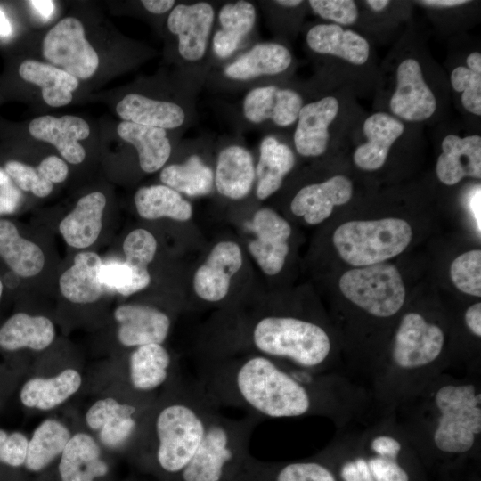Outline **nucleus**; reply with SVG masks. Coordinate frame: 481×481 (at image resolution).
<instances>
[{
    "label": "nucleus",
    "mask_w": 481,
    "mask_h": 481,
    "mask_svg": "<svg viewBox=\"0 0 481 481\" xmlns=\"http://www.w3.org/2000/svg\"><path fill=\"white\" fill-rule=\"evenodd\" d=\"M196 371V381L218 408L242 409L264 420L303 416L315 406L307 385L266 356L202 360Z\"/></svg>",
    "instance_id": "1"
},
{
    "label": "nucleus",
    "mask_w": 481,
    "mask_h": 481,
    "mask_svg": "<svg viewBox=\"0 0 481 481\" xmlns=\"http://www.w3.org/2000/svg\"><path fill=\"white\" fill-rule=\"evenodd\" d=\"M238 333L204 347L203 359L253 354L312 371L325 363L331 349L330 338L321 325L295 316L259 315Z\"/></svg>",
    "instance_id": "2"
},
{
    "label": "nucleus",
    "mask_w": 481,
    "mask_h": 481,
    "mask_svg": "<svg viewBox=\"0 0 481 481\" xmlns=\"http://www.w3.org/2000/svg\"><path fill=\"white\" fill-rule=\"evenodd\" d=\"M171 395L152 418L153 459L172 481L186 468L218 407L196 379H174Z\"/></svg>",
    "instance_id": "3"
},
{
    "label": "nucleus",
    "mask_w": 481,
    "mask_h": 481,
    "mask_svg": "<svg viewBox=\"0 0 481 481\" xmlns=\"http://www.w3.org/2000/svg\"><path fill=\"white\" fill-rule=\"evenodd\" d=\"M261 420L252 414L231 419L216 411L192 460L173 481H233L250 454L249 440Z\"/></svg>",
    "instance_id": "4"
},
{
    "label": "nucleus",
    "mask_w": 481,
    "mask_h": 481,
    "mask_svg": "<svg viewBox=\"0 0 481 481\" xmlns=\"http://www.w3.org/2000/svg\"><path fill=\"white\" fill-rule=\"evenodd\" d=\"M412 239V229L407 221L387 217L346 222L333 232L332 242L345 262L363 267L400 255Z\"/></svg>",
    "instance_id": "5"
},
{
    "label": "nucleus",
    "mask_w": 481,
    "mask_h": 481,
    "mask_svg": "<svg viewBox=\"0 0 481 481\" xmlns=\"http://www.w3.org/2000/svg\"><path fill=\"white\" fill-rule=\"evenodd\" d=\"M435 402L439 411L434 433L436 447L444 452L469 451L481 432V395L471 384L446 385L438 389Z\"/></svg>",
    "instance_id": "6"
},
{
    "label": "nucleus",
    "mask_w": 481,
    "mask_h": 481,
    "mask_svg": "<svg viewBox=\"0 0 481 481\" xmlns=\"http://www.w3.org/2000/svg\"><path fill=\"white\" fill-rule=\"evenodd\" d=\"M338 286L346 298L380 318L395 314L406 297L400 272L387 263L350 269L341 275Z\"/></svg>",
    "instance_id": "7"
},
{
    "label": "nucleus",
    "mask_w": 481,
    "mask_h": 481,
    "mask_svg": "<svg viewBox=\"0 0 481 481\" xmlns=\"http://www.w3.org/2000/svg\"><path fill=\"white\" fill-rule=\"evenodd\" d=\"M43 55L76 78L87 79L99 65L96 51L86 40L83 24L74 17L59 21L45 35Z\"/></svg>",
    "instance_id": "8"
},
{
    "label": "nucleus",
    "mask_w": 481,
    "mask_h": 481,
    "mask_svg": "<svg viewBox=\"0 0 481 481\" xmlns=\"http://www.w3.org/2000/svg\"><path fill=\"white\" fill-rule=\"evenodd\" d=\"M388 107L390 114L403 122L420 123L435 115L437 99L416 57H404L397 64Z\"/></svg>",
    "instance_id": "9"
},
{
    "label": "nucleus",
    "mask_w": 481,
    "mask_h": 481,
    "mask_svg": "<svg viewBox=\"0 0 481 481\" xmlns=\"http://www.w3.org/2000/svg\"><path fill=\"white\" fill-rule=\"evenodd\" d=\"M444 335L442 329L418 313L404 314L396 330L392 358L403 369L428 365L442 352Z\"/></svg>",
    "instance_id": "10"
},
{
    "label": "nucleus",
    "mask_w": 481,
    "mask_h": 481,
    "mask_svg": "<svg viewBox=\"0 0 481 481\" xmlns=\"http://www.w3.org/2000/svg\"><path fill=\"white\" fill-rule=\"evenodd\" d=\"M216 12L208 2L178 4L167 17V29L177 37V49L186 61L198 62L208 53L212 37Z\"/></svg>",
    "instance_id": "11"
},
{
    "label": "nucleus",
    "mask_w": 481,
    "mask_h": 481,
    "mask_svg": "<svg viewBox=\"0 0 481 481\" xmlns=\"http://www.w3.org/2000/svg\"><path fill=\"white\" fill-rule=\"evenodd\" d=\"M303 105L302 95L293 88L261 85L245 94L241 113L249 124L261 125L269 121L275 126L285 128L296 124Z\"/></svg>",
    "instance_id": "12"
},
{
    "label": "nucleus",
    "mask_w": 481,
    "mask_h": 481,
    "mask_svg": "<svg viewBox=\"0 0 481 481\" xmlns=\"http://www.w3.org/2000/svg\"><path fill=\"white\" fill-rule=\"evenodd\" d=\"M251 228L256 239L248 245L249 253L265 274H278L289 249V224L273 209L262 208L254 214Z\"/></svg>",
    "instance_id": "13"
},
{
    "label": "nucleus",
    "mask_w": 481,
    "mask_h": 481,
    "mask_svg": "<svg viewBox=\"0 0 481 481\" xmlns=\"http://www.w3.org/2000/svg\"><path fill=\"white\" fill-rule=\"evenodd\" d=\"M339 111L340 102L334 95L304 103L293 134L294 147L300 156L315 158L326 152L330 141V128Z\"/></svg>",
    "instance_id": "14"
},
{
    "label": "nucleus",
    "mask_w": 481,
    "mask_h": 481,
    "mask_svg": "<svg viewBox=\"0 0 481 481\" xmlns=\"http://www.w3.org/2000/svg\"><path fill=\"white\" fill-rule=\"evenodd\" d=\"M242 265L240 247L224 240L214 246L193 277L195 294L208 303H218L228 295L231 280Z\"/></svg>",
    "instance_id": "15"
},
{
    "label": "nucleus",
    "mask_w": 481,
    "mask_h": 481,
    "mask_svg": "<svg viewBox=\"0 0 481 481\" xmlns=\"http://www.w3.org/2000/svg\"><path fill=\"white\" fill-rule=\"evenodd\" d=\"M114 318L118 323V339L127 347L163 344L171 327L166 313L147 305H121L114 311Z\"/></svg>",
    "instance_id": "16"
},
{
    "label": "nucleus",
    "mask_w": 481,
    "mask_h": 481,
    "mask_svg": "<svg viewBox=\"0 0 481 481\" xmlns=\"http://www.w3.org/2000/svg\"><path fill=\"white\" fill-rule=\"evenodd\" d=\"M353 191V183L348 177L336 175L299 189L291 200L290 209L307 224H318L330 216L335 207L347 203Z\"/></svg>",
    "instance_id": "17"
},
{
    "label": "nucleus",
    "mask_w": 481,
    "mask_h": 481,
    "mask_svg": "<svg viewBox=\"0 0 481 481\" xmlns=\"http://www.w3.org/2000/svg\"><path fill=\"white\" fill-rule=\"evenodd\" d=\"M404 130V123L388 112L371 114L363 123L365 142L358 145L353 154L355 166L371 172L381 168Z\"/></svg>",
    "instance_id": "18"
},
{
    "label": "nucleus",
    "mask_w": 481,
    "mask_h": 481,
    "mask_svg": "<svg viewBox=\"0 0 481 481\" xmlns=\"http://www.w3.org/2000/svg\"><path fill=\"white\" fill-rule=\"evenodd\" d=\"M436 174L444 185L452 186L465 177L481 178V137L449 134L441 143Z\"/></svg>",
    "instance_id": "19"
},
{
    "label": "nucleus",
    "mask_w": 481,
    "mask_h": 481,
    "mask_svg": "<svg viewBox=\"0 0 481 481\" xmlns=\"http://www.w3.org/2000/svg\"><path fill=\"white\" fill-rule=\"evenodd\" d=\"M306 42L313 53L341 59L353 66H363L371 56V45L364 37L333 23L311 27L306 32Z\"/></svg>",
    "instance_id": "20"
},
{
    "label": "nucleus",
    "mask_w": 481,
    "mask_h": 481,
    "mask_svg": "<svg viewBox=\"0 0 481 481\" xmlns=\"http://www.w3.org/2000/svg\"><path fill=\"white\" fill-rule=\"evenodd\" d=\"M292 61L291 52L284 45L276 42L258 43L225 65L223 75L234 82H252L264 77L285 73Z\"/></svg>",
    "instance_id": "21"
},
{
    "label": "nucleus",
    "mask_w": 481,
    "mask_h": 481,
    "mask_svg": "<svg viewBox=\"0 0 481 481\" xmlns=\"http://www.w3.org/2000/svg\"><path fill=\"white\" fill-rule=\"evenodd\" d=\"M138 407L132 403H120L108 397L96 401L87 411L88 427L99 431L102 444L118 447L126 444L138 428Z\"/></svg>",
    "instance_id": "22"
},
{
    "label": "nucleus",
    "mask_w": 481,
    "mask_h": 481,
    "mask_svg": "<svg viewBox=\"0 0 481 481\" xmlns=\"http://www.w3.org/2000/svg\"><path fill=\"white\" fill-rule=\"evenodd\" d=\"M29 131L36 139L53 144L68 162L79 164L85 159L86 151L78 140L86 139L90 128L83 118L42 116L29 123Z\"/></svg>",
    "instance_id": "23"
},
{
    "label": "nucleus",
    "mask_w": 481,
    "mask_h": 481,
    "mask_svg": "<svg viewBox=\"0 0 481 481\" xmlns=\"http://www.w3.org/2000/svg\"><path fill=\"white\" fill-rule=\"evenodd\" d=\"M256 180L251 153L240 144H229L217 154L214 186L224 197L239 200L251 192Z\"/></svg>",
    "instance_id": "24"
},
{
    "label": "nucleus",
    "mask_w": 481,
    "mask_h": 481,
    "mask_svg": "<svg viewBox=\"0 0 481 481\" xmlns=\"http://www.w3.org/2000/svg\"><path fill=\"white\" fill-rule=\"evenodd\" d=\"M169 351L163 344H147L135 347L128 358L131 387L149 393L160 387L176 375Z\"/></svg>",
    "instance_id": "25"
},
{
    "label": "nucleus",
    "mask_w": 481,
    "mask_h": 481,
    "mask_svg": "<svg viewBox=\"0 0 481 481\" xmlns=\"http://www.w3.org/2000/svg\"><path fill=\"white\" fill-rule=\"evenodd\" d=\"M118 115L124 120L138 125L175 129L186 121V111L177 102L151 99L139 94H128L116 106Z\"/></svg>",
    "instance_id": "26"
},
{
    "label": "nucleus",
    "mask_w": 481,
    "mask_h": 481,
    "mask_svg": "<svg viewBox=\"0 0 481 481\" xmlns=\"http://www.w3.org/2000/svg\"><path fill=\"white\" fill-rule=\"evenodd\" d=\"M218 29L211 37L212 50L219 59H227L240 47L252 31L257 11L249 1L240 0L224 4L217 14Z\"/></svg>",
    "instance_id": "27"
},
{
    "label": "nucleus",
    "mask_w": 481,
    "mask_h": 481,
    "mask_svg": "<svg viewBox=\"0 0 481 481\" xmlns=\"http://www.w3.org/2000/svg\"><path fill=\"white\" fill-rule=\"evenodd\" d=\"M105 205L106 198L99 192L79 199L75 208L59 224L60 232L68 245L84 249L97 240Z\"/></svg>",
    "instance_id": "28"
},
{
    "label": "nucleus",
    "mask_w": 481,
    "mask_h": 481,
    "mask_svg": "<svg viewBox=\"0 0 481 481\" xmlns=\"http://www.w3.org/2000/svg\"><path fill=\"white\" fill-rule=\"evenodd\" d=\"M295 155L291 148L273 135L265 136L259 146L256 172V196L264 200L275 193L293 169Z\"/></svg>",
    "instance_id": "29"
},
{
    "label": "nucleus",
    "mask_w": 481,
    "mask_h": 481,
    "mask_svg": "<svg viewBox=\"0 0 481 481\" xmlns=\"http://www.w3.org/2000/svg\"><path fill=\"white\" fill-rule=\"evenodd\" d=\"M102 266V261L96 253H78L73 265L60 277L59 287L63 297L77 304L98 300L104 289L101 281Z\"/></svg>",
    "instance_id": "30"
},
{
    "label": "nucleus",
    "mask_w": 481,
    "mask_h": 481,
    "mask_svg": "<svg viewBox=\"0 0 481 481\" xmlns=\"http://www.w3.org/2000/svg\"><path fill=\"white\" fill-rule=\"evenodd\" d=\"M233 481H336L328 468L315 461L284 465L266 462L252 455L245 461Z\"/></svg>",
    "instance_id": "31"
},
{
    "label": "nucleus",
    "mask_w": 481,
    "mask_h": 481,
    "mask_svg": "<svg viewBox=\"0 0 481 481\" xmlns=\"http://www.w3.org/2000/svg\"><path fill=\"white\" fill-rule=\"evenodd\" d=\"M101 451L94 438L78 433L71 436L61 452L59 472L61 481H94L108 472L100 459Z\"/></svg>",
    "instance_id": "32"
},
{
    "label": "nucleus",
    "mask_w": 481,
    "mask_h": 481,
    "mask_svg": "<svg viewBox=\"0 0 481 481\" xmlns=\"http://www.w3.org/2000/svg\"><path fill=\"white\" fill-rule=\"evenodd\" d=\"M54 337V326L47 317L18 313L0 328V347L7 351L24 347L40 351L48 347Z\"/></svg>",
    "instance_id": "33"
},
{
    "label": "nucleus",
    "mask_w": 481,
    "mask_h": 481,
    "mask_svg": "<svg viewBox=\"0 0 481 481\" xmlns=\"http://www.w3.org/2000/svg\"><path fill=\"white\" fill-rule=\"evenodd\" d=\"M117 132L138 152L139 164L145 173H154L168 160L172 147L167 131L162 128L122 121Z\"/></svg>",
    "instance_id": "34"
},
{
    "label": "nucleus",
    "mask_w": 481,
    "mask_h": 481,
    "mask_svg": "<svg viewBox=\"0 0 481 481\" xmlns=\"http://www.w3.org/2000/svg\"><path fill=\"white\" fill-rule=\"evenodd\" d=\"M22 79L42 88V97L46 104L61 107L72 101V92L78 86V79L68 72L34 60L24 61L19 68Z\"/></svg>",
    "instance_id": "35"
},
{
    "label": "nucleus",
    "mask_w": 481,
    "mask_h": 481,
    "mask_svg": "<svg viewBox=\"0 0 481 481\" xmlns=\"http://www.w3.org/2000/svg\"><path fill=\"white\" fill-rule=\"evenodd\" d=\"M81 382L80 374L74 369H66L53 378H34L22 387L20 401L29 408L50 410L74 395Z\"/></svg>",
    "instance_id": "36"
},
{
    "label": "nucleus",
    "mask_w": 481,
    "mask_h": 481,
    "mask_svg": "<svg viewBox=\"0 0 481 481\" xmlns=\"http://www.w3.org/2000/svg\"><path fill=\"white\" fill-rule=\"evenodd\" d=\"M0 256L20 277L39 273L45 265V256L39 246L22 238L10 221L0 219Z\"/></svg>",
    "instance_id": "37"
},
{
    "label": "nucleus",
    "mask_w": 481,
    "mask_h": 481,
    "mask_svg": "<svg viewBox=\"0 0 481 481\" xmlns=\"http://www.w3.org/2000/svg\"><path fill=\"white\" fill-rule=\"evenodd\" d=\"M134 200L137 213L145 219L168 217L185 222L192 216V204L181 193L165 184L139 188Z\"/></svg>",
    "instance_id": "38"
},
{
    "label": "nucleus",
    "mask_w": 481,
    "mask_h": 481,
    "mask_svg": "<svg viewBox=\"0 0 481 481\" xmlns=\"http://www.w3.org/2000/svg\"><path fill=\"white\" fill-rule=\"evenodd\" d=\"M160 181L179 193L190 197L209 194L214 187V171L198 154H192L183 163L162 168Z\"/></svg>",
    "instance_id": "39"
},
{
    "label": "nucleus",
    "mask_w": 481,
    "mask_h": 481,
    "mask_svg": "<svg viewBox=\"0 0 481 481\" xmlns=\"http://www.w3.org/2000/svg\"><path fill=\"white\" fill-rule=\"evenodd\" d=\"M70 437L69 430L60 421H43L29 441L26 467L31 471L42 470L63 452Z\"/></svg>",
    "instance_id": "40"
},
{
    "label": "nucleus",
    "mask_w": 481,
    "mask_h": 481,
    "mask_svg": "<svg viewBox=\"0 0 481 481\" xmlns=\"http://www.w3.org/2000/svg\"><path fill=\"white\" fill-rule=\"evenodd\" d=\"M452 88L460 94L465 110L481 116V53H469L465 64L457 65L450 75Z\"/></svg>",
    "instance_id": "41"
},
{
    "label": "nucleus",
    "mask_w": 481,
    "mask_h": 481,
    "mask_svg": "<svg viewBox=\"0 0 481 481\" xmlns=\"http://www.w3.org/2000/svg\"><path fill=\"white\" fill-rule=\"evenodd\" d=\"M101 281L104 287L129 296L145 289L151 282L149 271H137L123 263L102 264Z\"/></svg>",
    "instance_id": "42"
},
{
    "label": "nucleus",
    "mask_w": 481,
    "mask_h": 481,
    "mask_svg": "<svg viewBox=\"0 0 481 481\" xmlns=\"http://www.w3.org/2000/svg\"><path fill=\"white\" fill-rule=\"evenodd\" d=\"M450 277L460 291L481 297V250L472 249L458 256L451 264Z\"/></svg>",
    "instance_id": "43"
},
{
    "label": "nucleus",
    "mask_w": 481,
    "mask_h": 481,
    "mask_svg": "<svg viewBox=\"0 0 481 481\" xmlns=\"http://www.w3.org/2000/svg\"><path fill=\"white\" fill-rule=\"evenodd\" d=\"M125 264L137 271H148L157 250L155 237L145 229H135L129 232L123 243Z\"/></svg>",
    "instance_id": "44"
},
{
    "label": "nucleus",
    "mask_w": 481,
    "mask_h": 481,
    "mask_svg": "<svg viewBox=\"0 0 481 481\" xmlns=\"http://www.w3.org/2000/svg\"><path fill=\"white\" fill-rule=\"evenodd\" d=\"M4 171L19 189L31 192L37 197H46L53 190V184L45 179L37 168L27 164L11 160L5 164Z\"/></svg>",
    "instance_id": "45"
},
{
    "label": "nucleus",
    "mask_w": 481,
    "mask_h": 481,
    "mask_svg": "<svg viewBox=\"0 0 481 481\" xmlns=\"http://www.w3.org/2000/svg\"><path fill=\"white\" fill-rule=\"evenodd\" d=\"M307 3L317 16L342 27L355 24L359 17L357 4L353 0H310Z\"/></svg>",
    "instance_id": "46"
},
{
    "label": "nucleus",
    "mask_w": 481,
    "mask_h": 481,
    "mask_svg": "<svg viewBox=\"0 0 481 481\" xmlns=\"http://www.w3.org/2000/svg\"><path fill=\"white\" fill-rule=\"evenodd\" d=\"M29 441L20 433L8 435L0 429V461L12 467H18L25 462Z\"/></svg>",
    "instance_id": "47"
},
{
    "label": "nucleus",
    "mask_w": 481,
    "mask_h": 481,
    "mask_svg": "<svg viewBox=\"0 0 481 481\" xmlns=\"http://www.w3.org/2000/svg\"><path fill=\"white\" fill-rule=\"evenodd\" d=\"M367 463L377 481H409L407 473L395 460L379 456L370 459Z\"/></svg>",
    "instance_id": "48"
},
{
    "label": "nucleus",
    "mask_w": 481,
    "mask_h": 481,
    "mask_svg": "<svg viewBox=\"0 0 481 481\" xmlns=\"http://www.w3.org/2000/svg\"><path fill=\"white\" fill-rule=\"evenodd\" d=\"M20 200L19 188L6 172L0 168V215L13 213Z\"/></svg>",
    "instance_id": "49"
},
{
    "label": "nucleus",
    "mask_w": 481,
    "mask_h": 481,
    "mask_svg": "<svg viewBox=\"0 0 481 481\" xmlns=\"http://www.w3.org/2000/svg\"><path fill=\"white\" fill-rule=\"evenodd\" d=\"M37 169L45 179L53 184L63 182L69 174L67 164L54 155L44 159Z\"/></svg>",
    "instance_id": "50"
},
{
    "label": "nucleus",
    "mask_w": 481,
    "mask_h": 481,
    "mask_svg": "<svg viewBox=\"0 0 481 481\" xmlns=\"http://www.w3.org/2000/svg\"><path fill=\"white\" fill-rule=\"evenodd\" d=\"M341 477L344 481H377L363 458L345 463L341 469Z\"/></svg>",
    "instance_id": "51"
},
{
    "label": "nucleus",
    "mask_w": 481,
    "mask_h": 481,
    "mask_svg": "<svg viewBox=\"0 0 481 481\" xmlns=\"http://www.w3.org/2000/svg\"><path fill=\"white\" fill-rule=\"evenodd\" d=\"M371 447L380 457L395 461L401 451L400 443L394 437L388 436H376L371 441Z\"/></svg>",
    "instance_id": "52"
},
{
    "label": "nucleus",
    "mask_w": 481,
    "mask_h": 481,
    "mask_svg": "<svg viewBox=\"0 0 481 481\" xmlns=\"http://www.w3.org/2000/svg\"><path fill=\"white\" fill-rule=\"evenodd\" d=\"M465 322L469 330L476 336L481 337V303L470 306L465 313Z\"/></svg>",
    "instance_id": "53"
},
{
    "label": "nucleus",
    "mask_w": 481,
    "mask_h": 481,
    "mask_svg": "<svg viewBox=\"0 0 481 481\" xmlns=\"http://www.w3.org/2000/svg\"><path fill=\"white\" fill-rule=\"evenodd\" d=\"M143 6L151 13L162 14L171 11L175 5L174 0H143Z\"/></svg>",
    "instance_id": "54"
},
{
    "label": "nucleus",
    "mask_w": 481,
    "mask_h": 481,
    "mask_svg": "<svg viewBox=\"0 0 481 481\" xmlns=\"http://www.w3.org/2000/svg\"><path fill=\"white\" fill-rule=\"evenodd\" d=\"M417 3L430 9L440 10L463 6L470 2L466 0H422Z\"/></svg>",
    "instance_id": "55"
},
{
    "label": "nucleus",
    "mask_w": 481,
    "mask_h": 481,
    "mask_svg": "<svg viewBox=\"0 0 481 481\" xmlns=\"http://www.w3.org/2000/svg\"><path fill=\"white\" fill-rule=\"evenodd\" d=\"M30 5L45 19L53 14L54 3L50 0H33L29 2Z\"/></svg>",
    "instance_id": "56"
},
{
    "label": "nucleus",
    "mask_w": 481,
    "mask_h": 481,
    "mask_svg": "<svg viewBox=\"0 0 481 481\" xmlns=\"http://www.w3.org/2000/svg\"><path fill=\"white\" fill-rule=\"evenodd\" d=\"M364 4L373 12H384L391 4L388 0H368Z\"/></svg>",
    "instance_id": "57"
},
{
    "label": "nucleus",
    "mask_w": 481,
    "mask_h": 481,
    "mask_svg": "<svg viewBox=\"0 0 481 481\" xmlns=\"http://www.w3.org/2000/svg\"><path fill=\"white\" fill-rule=\"evenodd\" d=\"M12 33L11 24L4 12L0 10V36L7 37Z\"/></svg>",
    "instance_id": "58"
},
{
    "label": "nucleus",
    "mask_w": 481,
    "mask_h": 481,
    "mask_svg": "<svg viewBox=\"0 0 481 481\" xmlns=\"http://www.w3.org/2000/svg\"><path fill=\"white\" fill-rule=\"evenodd\" d=\"M276 5L287 8V9H293L299 7L302 4H304V1L299 0H279L273 2Z\"/></svg>",
    "instance_id": "59"
},
{
    "label": "nucleus",
    "mask_w": 481,
    "mask_h": 481,
    "mask_svg": "<svg viewBox=\"0 0 481 481\" xmlns=\"http://www.w3.org/2000/svg\"><path fill=\"white\" fill-rule=\"evenodd\" d=\"M2 292H3V283H2V281L0 280V298L2 296Z\"/></svg>",
    "instance_id": "60"
}]
</instances>
